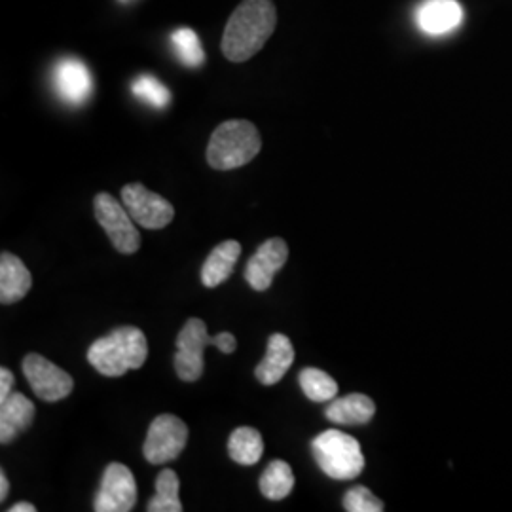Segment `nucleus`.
Masks as SVG:
<instances>
[{
  "instance_id": "26",
  "label": "nucleus",
  "mask_w": 512,
  "mask_h": 512,
  "mask_svg": "<svg viewBox=\"0 0 512 512\" xmlns=\"http://www.w3.org/2000/svg\"><path fill=\"white\" fill-rule=\"evenodd\" d=\"M14 382V374L8 368H0V403H4L12 395Z\"/></svg>"
},
{
  "instance_id": "5",
  "label": "nucleus",
  "mask_w": 512,
  "mask_h": 512,
  "mask_svg": "<svg viewBox=\"0 0 512 512\" xmlns=\"http://www.w3.org/2000/svg\"><path fill=\"white\" fill-rule=\"evenodd\" d=\"M311 452L319 469L334 480H351L365 469L359 440L338 429H329L311 440Z\"/></svg>"
},
{
  "instance_id": "22",
  "label": "nucleus",
  "mask_w": 512,
  "mask_h": 512,
  "mask_svg": "<svg viewBox=\"0 0 512 512\" xmlns=\"http://www.w3.org/2000/svg\"><path fill=\"white\" fill-rule=\"evenodd\" d=\"M304 395L313 403H330L338 395V384L319 368H304L298 376Z\"/></svg>"
},
{
  "instance_id": "21",
  "label": "nucleus",
  "mask_w": 512,
  "mask_h": 512,
  "mask_svg": "<svg viewBox=\"0 0 512 512\" xmlns=\"http://www.w3.org/2000/svg\"><path fill=\"white\" fill-rule=\"evenodd\" d=\"M179 476L171 469H164L156 478V495L148 501V512H181Z\"/></svg>"
},
{
  "instance_id": "8",
  "label": "nucleus",
  "mask_w": 512,
  "mask_h": 512,
  "mask_svg": "<svg viewBox=\"0 0 512 512\" xmlns=\"http://www.w3.org/2000/svg\"><path fill=\"white\" fill-rule=\"evenodd\" d=\"M21 368L35 395L46 403H57L73 393V376L38 353H29Z\"/></svg>"
},
{
  "instance_id": "29",
  "label": "nucleus",
  "mask_w": 512,
  "mask_h": 512,
  "mask_svg": "<svg viewBox=\"0 0 512 512\" xmlns=\"http://www.w3.org/2000/svg\"><path fill=\"white\" fill-rule=\"evenodd\" d=\"M120 2H129V0H120Z\"/></svg>"
},
{
  "instance_id": "20",
  "label": "nucleus",
  "mask_w": 512,
  "mask_h": 512,
  "mask_svg": "<svg viewBox=\"0 0 512 512\" xmlns=\"http://www.w3.org/2000/svg\"><path fill=\"white\" fill-rule=\"evenodd\" d=\"M294 475L287 461L275 459L260 478V492L270 501H281L293 492Z\"/></svg>"
},
{
  "instance_id": "4",
  "label": "nucleus",
  "mask_w": 512,
  "mask_h": 512,
  "mask_svg": "<svg viewBox=\"0 0 512 512\" xmlns=\"http://www.w3.org/2000/svg\"><path fill=\"white\" fill-rule=\"evenodd\" d=\"M207 346L217 348L230 355L238 348V340L230 332H220L217 336H209L202 319L192 317L184 323L183 330L177 338L175 353V370L183 382H198L203 374V349Z\"/></svg>"
},
{
  "instance_id": "18",
  "label": "nucleus",
  "mask_w": 512,
  "mask_h": 512,
  "mask_svg": "<svg viewBox=\"0 0 512 512\" xmlns=\"http://www.w3.org/2000/svg\"><path fill=\"white\" fill-rule=\"evenodd\" d=\"M241 255V245L238 241H222L219 243L207 260L203 262L202 283L207 289H215L220 283H224L238 264Z\"/></svg>"
},
{
  "instance_id": "17",
  "label": "nucleus",
  "mask_w": 512,
  "mask_h": 512,
  "mask_svg": "<svg viewBox=\"0 0 512 512\" xmlns=\"http://www.w3.org/2000/svg\"><path fill=\"white\" fill-rule=\"evenodd\" d=\"M376 414V404L363 393H351L342 399H332L325 416L338 425H366Z\"/></svg>"
},
{
  "instance_id": "10",
  "label": "nucleus",
  "mask_w": 512,
  "mask_h": 512,
  "mask_svg": "<svg viewBox=\"0 0 512 512\" xmlns=\"http://www.w3.org/2000/svg\"><path fill=\"white\" fill-rule=\"evenodd\" d=\"M137 503L135 476L122 463H110L103 473L101 488L95 495L97 512H129Z\"/></svg>"
},
{
  "instance_id": "6",
  "label": "nucleus",
  "mask_w": 512,
  "mask_h": 512,
  "mask_svg": "<svg viewBox=\"0 0 512 512\" xmlns=\"http://www.w3.org/2000/svg\"><path fill=\"white\" fill-rule=\"evenodd\" d=\"M95 219L105 228L110 243L118 253L133 255L141 247V236L135 228V220L131 219L126 205L114 200L110 194H97L95 196Z\"/></svg>"
},
{
  "instance_id": "23",
  "label": "nucleus",
  "mask_w": 512,
  "mask_h": 512,
  "mask_svg": "<svg viewBox=\"0 0 512 512\" xmlns=\"http://www.w3.org/2000/svg\"><path fill=\"white\" fill-rule=\"evenodd\" d=\"M171 44H173V52L179 57V61L184 67H202L205 61V52H203L202 42L196 35L194 29H177L171 35Z\"/></svg>"
},
{
  "instance_id": "25",
  "label": "nucleus",
  "mask_w": 512,
  "mask_h": 512,
  "mask_svg": "<svg viewBox=\"0 0 512 512\" xmlns=\"http://www.w3.org/2000/svg\"><path fill=\"white\" fill-rule=\"evenodd\" d=\"M344 509L349 512H382L384 503L365 486H357L344 495Z\"/></svg>"
},
{
  "instance_id": "11",
  "label": "nucleus",
  "mask_w": 512,
  "mask_h": 512,
  "mask_svg": "<svg viewBox=\"0 0 512 512\" xmlns=\"http://www.w3.org/2000/svg\"><path fill=\"white\" fill-rule=\"evenodd\" d=\"M52 82L57 97L71 107H80L92 97V74L86 63L76 57H65L55 63Z\"/></svg>"
},
{
  "instance_id": "19",
  "label": "nucleus",
  "mask_w": 512,
  "mask_h": 512,
  "mask_svg": "<svg viewBox=\"0 0 512 512\" xmlns=\"http://www.w3.org/2000/svg\"><path fill=\"white\" fill-rule=\"evenodd\" d=\"M230 458L239 465H255L264 454V440L255 427H238L228 440Z\"/></svg>"
},
{
  "instance_id": "14",
  "label": "nucleus",
  "mask_w": 512,
  "mask_h": 512,
  "mask_svg": "<svg viewBox=\"0 0 512 512\" xmlns=\"http://www.w3.org/2000/svg\"><path fill=\"white\" fill-rule=\"evenodd\" d=\"M463 21L458 0H427L418 10V25L423 33L439 37L454 31Z\"/></svg>"
},
{
  "instance_id": "16",
  "label": "nucleus",
  "mask_w": 512,
  "mask_h": 512,
  "mask_svg": "<svg viewBox=\"0 0 512 512\" xmlns=\"http://www.w3.org/2000/svg\"><path fill=\"white\" fill-rule=\"evenodd\" d=\"M35 404L23 393H12L0 403V442L8 444L21 433H25L35 420Z\"/></svg>"
},
{
  "instance_id": "12",
  "label": "nucleus",
  "mask_w": 512,
  "mask_h": 512,
  "mask_svg": "<svg viewBox=\"0 0 512 512\" xmlns=\"http://www.w3.org/2000/svg\"><path fill=\"white\" fill-rule=\"evenodd\" d=\"M289 247L287 241L281 238H272L264 241L255 255L249 258L245 268V281L255 289L256 293H264L272 287L274 277L287 262Z\"/></svg>"
},
{
  "instance_id": "7",
  "label": "nucleus",
  "mask_w": 512,
  "mask_h": 512,
  "mask_svg": "<svg viewBox=\"0 0 512 512\" xmlns=\"http://www.w3.org/2000/svg\"><path fill=\"white\" fill-rule=\"evenodd\" d=\"M188 442V427L173 414H162L150 423L143 454L148 463L162 465L179 458Z\"/></svg>"
},
{
  "instance_id": "2",
  "label": "nucleus",
  "mask_w": 512,
  "mask_h": 512,
  "mask_svg": "<svg viewBox=\"0 0 512 512\" xmlns=\"http://www.w3.org/2000/svg\"><path fill=\"white\" fill-rule=\"evenodd\" d=\"M148 342L145 332L137 327H120L95 340L88 349L90 365L107 378L124 376L129 370L145 365Z\"/></svg>"
},
{
  "instance_id": "28",
  "label": "nucleus",
  "mask_w": 512,
  "mask_h": 512,
  "mask_svg": "<svg viewBox=\"0 0 512 512\" xmlns=\"http://www.w3.org/2000/svg\"><path fill=\"white\" fill-rule=\"evenodd\" d=\"M10 512H37V507L31 503H18L10 509Z\"/></svg>"
},
{
  "instance_id": "27",
  "label": "nucleus",
  "mask_w": 512,
  "mask_h": 512,
  "mask_svg": "<svg viewBox=\"0 0 512 512\" xmlns=\"http://www.w3.org/2000/svg\"><path fill=\"white\" fill-rule=\"evenodd\" d=\"M8 492H10V482H8V476H6L4 471H0V499H2V501L8 497Z\"/></svg>"
},
{
  "instance_id": "13",
  "label": "nucleus",
  "mask_w": 512,
  "mask_h": 512,
  "mask_svg": "<svg viewBox=\"0 0 512 512\" xmlns=\"http://www.w3.org/2000/svg\"><path fill=\"white\" fill-rule=\"evenodd\" d=\"M294 363V348L285 334H272L262 363L256 366V380L262 385H275L283 380Z\"/></svg>"
},
{
  "instance_id": "9",
  "label": "nucleus",
  "mask_w": 512,
  "mask_h": 512,
  "mask_svg": "<svg viewBox=\"0 0 512 512\" xmlns=\"http://www.w3.org/2000/svg\"><path fill=\"white\" fill-rule=\"evenodd\" d=\"M122 203L131 219L147 230H162L175 217L173 205L160 194L150 192L145 184H126L122 188Z\"/></svg>"
},
{
  "instance_id": "24",
  "label": "nucleus",
  "mask_w": 512,
  "mask_h": 512,
  "mask_svg": "<svg viewBox=\"0 0 512 512\" xmlns=\"http://www.w3.org/2000/svg\"><path fill=\"white\" fill-rule=\"evenodd\" d=\"M131 92L154 109H165L171 103V93L152 74H141L139 78H135L131 84Z\"/></svg>"
},
{
  "instance_id": "15",
  "label": "nucleus",
  "mask_w": 512,
  "mask_h": 512,
  "mask_svg": "<svg viewBox=\"0 0 512 512\" xmlns=\"http://www.w3.org/2000/svg\"><path fill=\"white\" fill-rule=\"evenodd\" d=\"M33 275L18 256L4 251L0 255V302L16 304L31 291Z\"/></svg>"
},
{
  "instance_id": "1",
  "label": "nucleus",
  "mask_w": 512,
  "mask_h": 512,
  "mask_svg": "<svg viewBox=\"0 0 512 512\" xmlns=\"http://www.w3.org/2000/svg\"><path fill=\"white\" fill-rule=\"evenodd\" d=\"M275 25L277 10L272 0H243L226 23L222 54L234 63L249 61L274 35Z\"/></svg>"
},
{
  "instance_id": "3",
  "label": "nucleus",
  "mask_w": 512,
  "mask_h": 512,
  "mask_svg": "<svg viewBox=\"0 0 512 512\" xmlns=\"http://www.w3.org/2000/svg\"><path fill=\"white\" fill-rule=\"evenodd\" d=\"M260 148L262 139L255 124L247 120H228L213 131L207 147V162L219 171L238 169L253 162Z\"/></svg>"
}]
</instances>
